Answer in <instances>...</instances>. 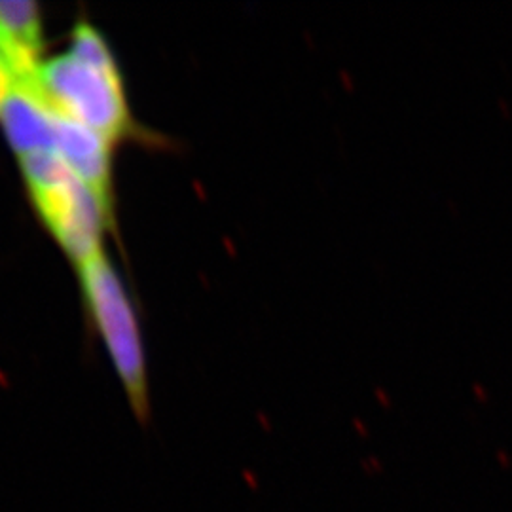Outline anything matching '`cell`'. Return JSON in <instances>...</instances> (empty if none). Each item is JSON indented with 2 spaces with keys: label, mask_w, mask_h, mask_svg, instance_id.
Wrapping results in <instances>:
<instances>
[{
  "label": "cell",
  "mask_w": 512,
  "mask_h": 512,
  "mask_svg": "<svg viewBox=\"0 0 512 512\" xmlns=\"http://www.w3.org/2000/svg\"><path fill=\"white\" fill-rule=\"evenodd\" d=\"M33 86L57 114L105 135L116 147L169 145L133 116L118 59L90 19L74 23L67 50L44 59Z\"/></svg>",
  "instance_id": "1"
},
{
  "label": "cell",
  "mask_w": 512,
  "mask_h": 512,
  "mask_svg": "<svg viewBox=\"0 0 512 512\" xmlns=\"http://www.w3.org/2000/svg\"><path fill=\"white\" fill-rule=\"evenodd\" d=\"M25 190L42 226L80 268L105 253L103 241L116 230V213L101 202L54 152L19 158Z\"/></svg>",
  "instance_id": "2"
},
{
  "label": "cell",
  "mask_w": 512,
  "mask_h": 512,
  "mask_svg": "<svg viewBox=\"0 0 512 512\" xmlns=\"http://www.w3.org/2000/svg\"><path fill=\"white\" fill-rule=\"evenodd\" d=\"M84 310L99 332L135 420L150 421L147 349L139 315L107 253L76 268Z\"/></svg>",
  "instance_id": "3"
},
{
  "label": "cell",
  "mask_w": 512,
  "mask_h": 512,
  "mask_svg": "<svg viewBox=\"0 0 512 512\" xmlns=\"http://www.w3.org/2000/svg\"><path fill=\"white\" fill-rule=\"evenodd\" d=\"M114 150L105 135L86 128L61 114L55 116L52 152L63 160L74 175L88 184L95 196L116 213L114 192Z\"/></svg>",
  "instance_id": "4"
},
{
  "label": "cell",
  "mask_w": 512,
  "mask_h": 512,
  "mask_svg": "<svg viewBox=\"0 0 512 512\" xmlns=\"http://www.w3.org/2000/svg\"><path fill=\"white\" fill-rule=\"evenodd\" d=\"M44 23L33 0H0V57L19 84L33 82L44 63Z\"/></svg>",
  "instance_id": "5"
},
{
  "label": "cell",
  "mask_w": 512,
  "mask_h": 512,
  "mask_svg": "<svg viewBox=\"0 0 512 512\" xmlns=\"http://www.w3.org/2000/svg\"><path fill=\"white\" fill-rule=\"evenodd\" d=\"M55 112L37 92L33 82L18 84L0 107V128L12 152L23 158L52 152Z\"/></svg>",
  "instance_id": "6"
},
{
  "label": "cell",
  "mask_w": 512,
  "mask_h": 512,
  "mask_svg": "<svg viewBox=\"0 0 512 512\" xmlns=\"http://www.w3.org/2000/svg\"><path fill=\"white\" fill-rule=\"evenodd\" d=\"M18 78L12 73V69L6 65V61L0 57V107L6 101V97L18 86Z\"/></svg>",
  "instance_id": "7"
}]
</instances>
